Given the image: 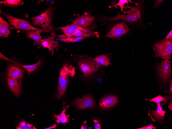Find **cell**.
<instances>
[{
    "label": "cell",
    "instance_id": "1",
    "mask_svg": "<svg viewBox=\"0 0 172 129\" xmlns=\"http://www.w3.org/2000/svg\"><path fill=\"white\" fill-rule=\"evenodd\" d=\"M55 7L54 3L48 5L47 9L41 14L30 19L33 25L39 27L45 30L54 29L52 21Z\"/></svg>",
    "mask_w": 172,
    "mask_h": 129
},
{
    "label": "cell",
    "instance_id": "2",
    "mask_svg": "<svg viewBox=\"0 0 172 129\" xmlns=\"http://www.w3.org/2000/svg\"><path fill=\"white\" fill-rule=\"evenodd\" d=\"M1 13L7 19L10 24L12 26L10 27V29H17L24 31H40L44 32H49L54 29L45 30L36 28L30 24L29 22L26 20L13 16L3 11Z\"/></svg>",
    "mask_w": 172,
    "mask_h": 129
},
{
    "label": "cell",
    "instance_id": "3",
    "mask_svg": "<svg viewBox=\"0 0 172 129\" xmlns=\"http://www.w3.org/2000/svg\"><path fill=\"white\" fill-rule=\"evenodd\" d=\"M153 50L155 57L164 59H170L172 53V39L167 40L163 39L154 44Z\"/></svg>",
    "mask_w": 172,
    "mask_h": 129
},
{
    "label": "cell",
    "instance_id": "4",
    "mask_svg": "<svg viewBox=\"0 0 172 129\" xmlns=\"http://www.w3.org/2000/svg\"><path fill=\"white\" fill-rule=\"evenodd\" d=\"M142 5L140 3L130 9V11L126 15L117 14L115 17L109 18L108 20V21L119 20H123L124 21L128 22L131 23L137 21L138 20L141 19L142 17Z\"/></svg>",
    "mask_w": 172,
    "mask_h": 129
},
{
    "label": "cell",
    "instance_id": "5",
    "mask_svg": "<svg viewBox=\"0 0 172 129\" xmlns=\"http://www.w3.org/2000/svg\"><path fill=\"white\" fill-rule=\"evenodd\" d=\"M78 64L84 75L87 77L91 76L98 70L100 65L93 58H90L80 60Z\"/></svg>",
    "mask_w": 172,
    "mask_h": 129
},
{
    "label": "cell",
    "instance_id": "6",
    "mask_svg": "<svg viewBox=\"0 0 172 129\" xmlns=\"http://www.w3.org/2000/svg\"><path fill=\"white\" fill-rule=\"evenodd\" d=\"M158 74L160 79L165 83L168 82V79L171 73V63L168 59L162 61L157 66Z\"/></svg>",
    "mask_w": 172,
    "mask_h": 129
},
{
    "label": "cell",
    "instance_id": "7",
    "mask_svg": "<svg viewBox=\"0 0 172 129\" xmlns=\"http://www.w3.org/2000/svg\"><path fill=\"white\" fill-rule=\"evenodd\" d=\"M95 17L88 13L85 12L81 15H78L72 21V24H75L85 28H90L93 25Z\"/></svg>",
    "mask_w": 172,
    "mask_h": 129
},
{
    "label": "cell",
    "instance_id": "8",
    "mask_svg": "<svg viewBox=\"0 0 172 129\" xmlns=\"http://www.w3.org/2000/svg\"><path fill=\"white\" fill-rule=\"evenodd\" d=\"M129 31V29L123 21L115 25L106 36V37L115 38L122 36Z\"/></svg>",
    "mask_w": 172,
    "mask_h": 129
},
{
    "label": "cell",
    "instance_id": "9",
    "mask_svg": "<svg viewBox=\"0 0 172 129\" xmlns=\"http://www.w3.org/2000/svg\"><path fill=\"white\" fill-rule=\"evenodd\" d=\"M157 105V109L155 110L153 109H150L148 111V115L150 119L153 122H158L160 124L163 123L165 118V114L167 111L162 109V106L164 105L163 103H156Z\"/></svg>",
    "mask_w": 172,
    "mask_h": 129
},
{
    "label": "cell",
    "instance_id": "10",
    "mask_svg": "<svg viewBox=\"0 0 172 129\" xmlns=\"http://www.w3.org/2000/svg\"><path fill=\"white\" fill-rule=\"evenodd\" d=\"M74 102L78 110L88 108L93 109L95 107V100L90 95H86L81 98L76 99Z\"/></svg>",
    "mask_w": 172,
    "mask_h": 129
},
{
    "label": "cell",
    "instance_id": "11",
    "mask_svg": "<svg viewBox=\"0 0 172 129\" xmlns=\"http://www.w3.org/2000/svg\"><path fill=\"white\" fill-rule=\"evenodd\" d=\"M56 36V34L54 32H52L50 36L42 39L40 45L44 48L48 49L51 55H53L54 54V49L60 46L59 43L55 40Z\"/></svg>",
    "mask_w": 172,
    "mask_h": 129
},
{
    "label": "cell",
    "instance_id": "12",
    "mask_svg": "<svg viewBox=\"0 0 172 129\" xmlns=\"http://www.w3.org/2000/svg\"><path fill=\"white\" fill-rule=\"evenodd\" d=\"M75 68L69 64L64 65L59 73L58 87L67 78L74 76L75 73Z\"/></svg>",
    "mask_w": 172,
    "mask_h": 129
},
{
    "label": "cell",
    "instance_id": "13",
    "mask_svg": "<svg viewBox=\"0 0 172 129\" xmlns=\"http://www.w3.org/2000/svg\"><path fill=\"white\" fill-rule=\"evenodd\" d=\"M20 66L16 64H10L7 67V78L11 77L19 80H20L23 77L24 71Z\"/></svg>",
    "mask_w": 172,
    "mask_h": 129
},
{
    "label": "cell",
    "instance_id": "14",
    "mask_svg": "<svg viewBox=\"0 0 172 129\" xmlns=\"http://www.w3.org/2000/svg\"><path fill=\"white\" fill-rule=\"evenodd\" d=\"M119 101L118 97L112 95H109L101 99L99 104L100 107L105 109L110 108L117 104Z\"/></svg>",
    "mask_w": 172,
    "mask_h": 129
},
{
    "label": "cell",
    "instance_id": "15",
    "mask_svg": "<svg viewBox=\"0 0 172 129\" xmlns=\"http://www.w3.org/2000/svg\"><path fill=\"white\" fill-rule=\"evenodd\" d=\"M7 82L10 89L17 97L20 95L21 90V82L11 77L7 78Z\"/></svg>",
    "mask_w": 172,
    "mask_h": 129
},
{
    "label": "cell",
    "instance_id": "16",
    "mask_svg": "<svg viewBox=\"0 0 172 129\" xmlns=\"http://www.w3.org/2000/svg\"><path fill=\"white\" fill-rule=\"evenodd\" d=\"M87 28L83 27L76 24H72L65 26L56 28V29L62 30L64 33L67 36V38H68L72 37L77 30H84Z\"/></svg>",
    "mask_w": 172,
    "mask_h": 129
},
{
    "label": "cell",
    "instance_id": "17",
    "mask_svg": "<svg viewBox=\"0 0 172 129\" xmlns=\"http://www.w3.org/2000/svg\"><path fill=\"white\" fill-rule=\"evenodd\" d=\"M26 38L32 39L34 41L33 46L38 44L39 46L40 44L42 36L40 34L43 31H27Z\"/></svg>",
    "mask_w": 172,
    "mask_h": 129
},
{
    "label": "cell",
    "instance_id": "18",
    "mask_svg": "<svg viewBox=\"0 0 172 129\" xmlns=\"http://www.w3.org/2000/svg\"><path fill=\"white\" fill-rule=\"evenodd\" d=\"M8 23L0 16V37H8L11 34L9 28Z\"/></svg>",
    "mask_w": 172,
    "mask_h": 129
},
{
    "label": "cell",
    "instance_id": "19",
    "mask_svg": "<svg viewBox=\"0 0 172 129\" xmlns=\"http://www.w3.org/2000/svg\"><path fill=\"white\" fill-rule=\"evenodd\" d=\"M93 59L100 65L107 66L110 64L109 57L105 55H100L94 58H93Z\"/></svg>",
    "mask_w": 172,
    "mask_h": 129
},
{
    "label": "cell",
    "instance_id": "20",
    "mask_svg": "<svg viewBox=\"0 0 172 129\" xmlns=\"http://www.w3.org/2000/svg\"><path fill=\"white\" fill-rule=\"evenodd\" d=\"M145 100L146 101L149 100L150 102L153 101L157 103H160L161 102H163V103L165 105L168 104V101L170 100H171L172 98L168 95L164 97H162L160 94L152 99H145Z\"/></svg>",
    "mask_w": 172,
    "mask_h": 129
},
{
    "label": "cell",
    "instance_id": "21",
    "mask_svg": "<svg viewBox=\"0 0 172 129\" xmlns=\"http://www.w3.org/2000/svg\"><path fill=\"white\" fill-rule=\"evenodd\" d=\"M68 79V78L66 79L58 88V91L56 95V98L60 99L63 95L69 81Z\"/></svg>",
    "mask_w": 172,
    "mask_h": 129
},
{
    "label": "cell",
    "instance_id": "22",
    "mask_svg": "<svg viewBox=\"0 0 172 129\" xmlns=\"http://www.w3.org/2000/svg\"><path fill=\"white\" fill-rule=\"evenodd\" d=\"M0 3L3 4L7 6L15 7L23 5V0H6L1 2Z\"/></svg>",
    "mask_w": 172,
    "mask_h": 129
},
{
    "label": "cell",
    "instance_id": "23",
    "mask_svg": "<svg viewBox=\"0 0 172 129\" xmlns=\"http://www.w3.org/2000/svg\"><path fill=\"white\" fill-rule=\"evenodd\" d=\"M93 33L89 28L84 30H77L75 31L74 35L72 37L80 36H88L90 37L92 36Z\"/></svg>",
    "mask_w": 172,
    "mask_h": 129
},
{
    "label": "cell",
    "instance_id": "24",
    "mask_svg": "<svg viewBox=\"0 0 172 129\" xmlns=\"http://www.w3.org/2000/svg\"><path fill=\"white\" fill-rule=\"evenodd\" d=\"M42 61L40 59L36 63L29 65H19L25 69L27 72V73L29 74L31 72L37 69L40 66Z\"/></svg>",
    "mask_w": 172,
    "mask_h": 129
},
{
    "label": "cell",
    "instance_id": "25",
    "mask_svg": "<svg viewBox=\"0 0 172 129\" xmlns=\"http://www.w3.org/2000/svg\"><path fill=\"white\" fill-rule=\"evenodd\" d=\"M90 37L88 36H80L67 38L63 40L62 41L68 42H76L80 41L87 38Z\"/></svg>",
    "mask_w": 172,
    "mask_h": 129
},
{
    "label": "cell",
    "instance_id": "26",
    "mask_svg": "<svg viewBox=\"0 0 172 129\" xmlns=\"http://www.w3.org/2000/svg\"><path fill=\"white\" fill-rule=\"evenodd\" d=\"M53 117L54 118H56L57 119L56 121L57 123L58 124L60 123L64 124L69 123L68 115L65 117H61L59 115L55 114L53 116Z\"/></svg>",
    "mask_w": 172,
    "mask_h": 129
},
{
    "label": "cell",
    "instance_id": "27",
    "mask_svg": "<svg viewBox=\"0 0 172 129\" xmlns=\"http://www.w3.org/2000/svg\"><path fill=\"white\" fill-rule=\"evenodd\" d=\"M128 0H119L118 3L117 4L116 3L115 5L119 6L121 8V11L123 12V8L124 7V5L126 3L128 4Z\"/></svg>",
    "mask_w": 172,
    "mask_h": 129
},
{
    "label": "cell",
    "instance_id": "28",
    "mask_svg": "<svg viewBox=\"0 0 172 129\" xmlns=\"http://www.w3.org/2000/svg\"><path fill=\"white\" fill-rule=\"evenodd\" d=\"M17 129H36V128L32 125L29 123H27L25 126L23 127L17 128Z\"/></svg>",
    "mask_w": 172,
    "mask_h": 129
},
{
    "label": "cell",
    "instance_id": "29",
    "mask_svg": "<svg viewBox=\"0 0 172 129\" xmlns=\"http://www.w3.org/2000/svg\"><path fill=\"white\" fill-rule=\"evenodd\" d=\"M165 92H167L172 97V79L171 78L170 81L169 89L168 90H166L164 91Z\"/></svg>",
    "mask_w": 172,
    "mask_h": 129
},
{
    "label": "cell",
    "instance_id": "30",
    "mask_svg": "<svg viewBox=\"0 0 172 129\" xmlns=\"http://www.w3.org/2000/svg\"><path fill=\"white\" fill-rule=\"evenodd\" d=\"M69 107V106H67L65 108L64 104V102L63 110L61 113L59 115V116L61 117H65L67 115H66L65 112Z\"/></svg>",
    "mask_w": 172,
    "mask_h": 129
},
{
    "label": "cell",
    "instance_id": "31",
    "mask_svg": "<svg viewBox=\"0 0 172 129\" xmlns=\"http://www.w3.org/2000/svg\"><path fill=\"white\" fill-rule=\"evenodd\" d=\"M164 0H158L155 1L154 2V8H158L162 3Z\"/></svg>",
    "mask_w": 172,
    "mask_h": 129
},
{
    "label": "cell",
    "instance_id": "32",
    "mask_svg": "<svg viewBox=\"0 0 172 129\" xmlns=\"http://www.w3.org/2000/svg\"><path fill=\"white\" fill-rule=\"evenodd\" d=\"M95 123V128L96 129H100L101 128V125L99 123V120H93Z\"/></svg>",
    "mask_w": 172,
    "mask_h": 129
},
{
    "label": "cell",
    "instance_id": "33",
    "mask_svg": "<svg viewBox=\"0 0 172 129\" xmlns=\"http://www.w3.org/2000/svg\"><path fill=\"white\" fill-rule=\"evenodd\" d=\"M156 127L154 126L152 123L147 126H144L142 127L137 128V129H155Z\"/></svg>",
    "mask_w": 172,
    "mask_h": 129
},
{
    "label": "cell",
    "instance_id": "34",
    "mask_svg": "<svg viewBox=\"0 0 172 129\" xmlns=\"http://www.w3.org/2000/svg\"><path fill=\"white\" fill-rule=\"evenodd\" d=\"M172 30L169 32L167 35L165 37V39L163 40H169L172 39Z\"/></svg>",
    "mask_w": 172,
    "mask_h": 129
},
{
    "label": "cell",
    "instance_id": "35",
    "mask_svg": "<svg viewBox=\"0 0 172 129\" xmlns=\"http://www.w3.org/2000/svg\"><path fill=\"white\" fill-rule=\"evenodd\" d=\"M57 37L62 41L63 40L67 38V36L65 34L58 35Z\"/></svg>",
    "mask_w": 172,
    "mask_h": 129
},
{
    "label": "cell",
    "instance_id": "36",
    "mask_svg": "<svg viewBox=\"0 0 172 129\" xmlns=\"http://www.w3.org/2000/svg\"><path fill=\"white\" fill-rule=\"evenodd\" d=\"M27 124V123L25 121H22L20 123L19 126L16 127V128L17 129V128L19 127H23L25 126Z\"/></svg>",
    "mask_w": 172,
    "mask_h": 129
},
{
    "label": "cell",
    "instance_id": "37",
    "mask_svg": "<svg viewBox=\"0 0 172 129\" xmlns=\"http://www.w3.org/2000/svg\"><path fill=\"white\" fill-rule=\"evenodd\" d=\"M0 58L3 59H5L6 60L9 61H11L3 55L1 53H0Z\"/></svg>",
    "mask_w": 172,
    "mask_h": 129
},
{
    "label": "cell",
    "instance_id": "38",
    "mask_svg": "<svg viewBox=\"0 0 172 129\" xmlns=\"http://www.w3.org/2000/svg\"><path fill=\"white\" fill-rule=\"evenodd\" d=\"M57 125L56 124H54L53 125L50 126L49 127L44 128V129H50L51 128H56V126Z\"/></svg>",
    "mask_w": 172,
    "mask_h": 129
},
{
    "label": "cell",
    "instance_id": "39",
    "mask_svg": "<svg viewBox=\"0 0 172 129\" xmlns=\"http://www.w3.org/2000/svg\"><path fill=\"white\" fill-rule=\"evenodd\" d=\"M169 105L168 107L169 108L170 110L172 111V102L171 101L169 103Z\"/></svg>",
    "mask_w": 172,
    "mask_h": 129
},
{
    "label": "cell",
    "instance_id": "40",
    "mask_svg": "<svg viewBox=\"0 0 172 129\" xmlns=\"http://www.w3.org/2000/svg\"><path fill=\"white\" fill-rule=\"evenodd\" d=\"M81 129H88V128L87 127L85 126H83V125H82V126L81 127Z\"/></svg>",
    "mask_w": 172,
    "mask_h": 129
}]
</instances>
